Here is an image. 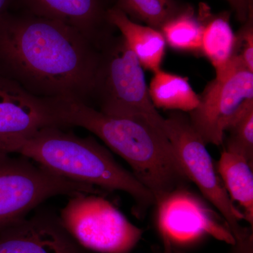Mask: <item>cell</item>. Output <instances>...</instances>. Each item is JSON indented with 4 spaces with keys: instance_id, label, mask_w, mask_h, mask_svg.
Returning a JSON list of instances; mask_svg holds the SVG:
<instances>
[{
    "instance_id": "obj_1",
    "label": "cell",
    "mask_w": 253,
    "mask_h": 253,
    "mask_svg": "<svg viewBox=\"0 0 253 253\" xmlns=\"http://www.w3.org/2000/svg\"><path fill=\"white\" fill-rule=\"evenodd\" d=\"M100 51L60 21L17 8L0 18V73L38 97L88 104Z\"/></svg>"
},
{
    "instance_id": "obj_2",
    "label": "cell",
    "mask_w": 253,
    "mask_h": 253,
    "mask_svg": "<svg viewBox=\"0 0 253 253\" xmlns=\"http://www.w3.org/2000/svg\"><path fill=\"white\" fill-rule=\"evenodd\" d=\"M54 102L60 126H81L98 136L129 165L154 196L155 204L189 181L166 133L146 120L111 116L76 100Z\"/></svg>"
},
{
    "instance_id": "obj_3",
    "label": "cell",
    "mask_w": 253,
    "mask_h": 253,
    "mask_svg": "<svg viewBox=\"0 0 253 253\" xmlns=\"http://www.w3.org/2000/svg\"><path fill=\"white\" fill-rule=\"evenodd\" d=\"M62 127L42 128L13 141L1 151L26 156L58 175L106 191H123L135 203L142 215L155 205L149 190L91 136L81 137Z\"/></svg>"
},
{
    "instance_id": "obj_4",
    "label": "cell",
    "mask_w": 253,
    "mask_h": 253,
    "mask_svg": "<svg viewBox=\"0 0 253 253\" xmlns=\"http://www.w3.org/2000/svg\"><path fill=\"white\" fill-rule=\"evenodd\" d=\"M144 69L124 38L113 35L100 51L91 99L102 113L141 118L165 132L166 118L151 101Z\"/></svg>"
},
{
    "instance_id": "obj_5",
    "label": "cell",
    "mask_w": 253,
    "mask_h": 253,
    "mask_svg": "<svg viewBox=\"0 0 253 253\" xmlns=\"http://www.w3.org/2000/svg\"><path fill=\"white\" fill-rule=\"evenodd\" d=\"M102 190L66 179L26 156L0 151V232L29 216L46 200Z\"/></svg>"
},
{
    "instance_id": "obj_6",
    "label": "cell",
    "mask_w": 253,
    "mask_h": 253,
    "mask_svg": "<svg viewBox=\"0 0 253 253\" xmlns=\"http://www.w3.org/2000/svg\"><path fill=\"white\" fill-rule=\"evenodd\" d=\"M165 133L186 177L217 209L236 241L251 234L252 231L241 226L244 214L229 197L206 142L191 126L189 116L181 111L169 113L166 118Z\"/></svg>"
},
{
    "instance_id": "obj_7",
    "label": "cell",
    "mask_w": 253,
    "mask_h": 253,
    "mask_svg": "<svg viewBox=\"0 0 253 253\" xmlns=\"http://www.w3.org/2000/svg\"><path fill=\"white\" fill-rule=\"evenodd\" d=\"M59 217L75 241L87 251L128 253L143 234L142 229L99 194L71 196Z\"/></svg>"
},
{
    "instance_id": "obj_8",
    "label": "cell",
    "mask_w": 253,
    "mask_h": 253,
    "mask_svg": "<svg viewBox=\"0 0 253 253\" xmlns=\"http://www.w3.org/2000/svg\"><path fill=\"white\" fill-rule=\"evenodd\" d=\"M199 99L198 107L189 113L191 126L206 144L219 146L231 121L253 106V72L235 55Z\"/></svg>"
},
{
    "instance_id": "obj_9",
    "label": "cell",
    "mask_w": 253,
    "mask_h": 253,
    "mask_svg": "<svg viewBox=\"0 0 253 253\" xmlns=\"http://www.w3.org/2000/svg\"><path fill=\"white\" fill-rule=\"evenodd\" d=\"M155 206L164 247L177 251V248L192 246L207 236L232 246L236 244L235 238L220 214L186 186L169 193Z\"/></svg>"
},
{
    "instance_id": "obj_10",
    "label": "cell",
    "mask_w": 253,
    "mask_h": 253,
    "mask_svg": "<svg viewBox=\"0 0 253 253\" xmlns=\"http://www.w3.org/2000/svg\"><path fill=\"white\" fill-rule=\"evenodd\" d=\"M49 126H60L54 99L34 96L0 73V151Z\"/></svg>"
},
{
    "instance_id": "obj_11",
    "label": "cell",
    "mask_w": 253,
    "mask_h": 253,
    "mask_svg": "<svg viewBox=\"0 0 253 253\" xmlns=\"http://www.w3.org/2000/svg\"><path fill=\"white\" fill-rule=\"evenodd\" d=\"M0 253H87L63 225L59 215L46 209L0 232Z\"/></svg>"
},
{
    "instance_id": "obj_12",
    "label": "cell",
    "mask_w": 253,
    "mask_h": 253,
    "mask_svg": "<svg viewBox=\"0 0 253 253\" xmlns=\"http://www.w3.org/2000/svg\"><path fill=\"white\" fill-rule=\"evenodd\" d=\"M13 4L31 14L72 26L100 49L116 30L108 17L113 6L109 0H13Z\"/></svg>"
},
{
    "instance_id": "obj_13",
    "label": "cell",
    "mask_w": 253,
    "mask_h": 253,
    "mask_svg": "<svg viewBox=\"0 0 253 253\" xmlns=\"http://www.w3.org/2000/svg\"><path fill=\"white\" fill-rule=\"evenodd\" d=\"M108 17L126 40L143 68L154 73L161 69L167 44L161 31L131 21L114 6L110 8Z\"/></svg>"
},
{
    "instance_id": "obj_14",
    "label": "cell",
    "mask_w": 253,
    "mask_h": 253,
    "mask_svg": "<svg viewBox=\"0 0 253 253\" xmlns=\"http://www.w3.org/2000/svg\"><path fill=\"white\" fill-rule=\"evenodd\" d=\"M199 14L204 26L201 53L209 60L218 74L235 56L236 36L229 21L230 14H212L207 4H201Z\"/></svg>"
},
{
    "instance_id": "obj_15",
    "label": "cell",
    "mask_w": 253,
    "mask_h": 253,
    "mask_svg": "<svg viewBox=\"0 0 253 253\" xmlns=\"http://www.w3.org/2000/svg\"><path fill=\"white\" fill-rule=\"evenodd\" d=\"M216 168L231 201L239 205L245 220L253 227V165L243 156L224 150Z\"/></svg>"
},
{
    "instance_id": "obj_16",
    "label": "cell",
    "mask_w": 253,
    "mask_h": 253,
    "mask_svg": "<svg viewBox=\"0 0 253 253\" xmlns=\"http://www.w3.org/2000/svg\"><path fill=\"white\" fill-rule=\"evenodd\" d=\"M150 97L156 109L191 112L199 106V95L189 79L163 71L154 73L149 86Z\"/></svg>"
},
{
    "instance_id": "obj_17",
    "label": "cell",
    "mask_w": 253,
    "mask_h": 253,
    "mask_svg": "<svg viewBox=\"0 0 253 253\" xmlns=\"http://www.w3.org/2000/svg\"><path fill=\"white\" fill-rule=\"evenodd\" d=\"M204 21L189 5L184 11L167 21L161 32L166 44L172 49L182 52H201Z\"/></svg>"
},
{
    "instance_id": "obj_18",
    "label": "cell",
    "mask_w": 253,
    "mask_h": 253,
    "mask_svg": "<svg viewBox=\"0 0 253 253\" xmlns=\"http://www.w3.org/2000/svg\"><path fill=\"white\" fill-rule=\"evenodd\" d=\"M177 0H116L113 6L131 21L161 31L163 25L189 6Z\"/></svg>"
},
{
    "instance_id": "obj_19",
    "label": "cell",
    "mask_w": 253,
    "mask_h": 253,
    "mask_svg": "<svg viewBox=\"0 0 253 253\" xmlns=\"http://www.w3.org/2000/svg\"><path fill=\"white\" fill-rule=\"evenodd\" d=\"M224 150L239 154L253 166V106L234 118L225 130Z\"/></svg>"
},
{
    "instance_id": "obj_20",
    "label": "cell",
    "mask_w": 253,
    "mask_h": 253,
    "mask_svg": "<svg viewBox=\"0 0 253 253\" xmlns=\"http://www.w3.org/2000/svg\"><path fill=\"white\" fill-rule=\"evenodd\" d=\"M250 15L244 26L236 34L235 55L242 60L248 69L253 72V17Z\"/></svg>"
},
{
    "instance_id": "obj_21",
    "label": "cell",
    "mask_w": 253,
    "mask_h": 253,
    "mask_svg": "<svg viewBox=\"0 0 253 253\" xmlns=\"http://www.w3.org/2000/svg\"><path fill=\"white\" fill-rule=\"evenodd\" d=\"M235 11L236 17L241 23L247 21L253 14V0H226Z\"/></svg>"
},
{
    "instance_id": "obj_22",
    "label": "cell",
    "mask_w": 253,
    "mask_h": 253,
    "mask_svg": "<svg viewBox=\"0 0 253 253\" xmlns=\"http://www.w3.org/2000/svg\"><path fill=\"white\" fill-rule=\"evenodd\" d=\"M253 242L252 233L245 239L236 241L232 253H253Z\"/></svg>"
},
{
    "instance_id": "obj_23",
    "label": "cell",
    "mask_w": 253,
    "mask_h": 253,
    "mask_svg": "<svg viewBox=\"0 0 253 253\" xmlns=\"http://www.w3.org/2000/svg\"><path fill=\"white\" fill-rule=\"evenodd\" d=\"M13 0H0V18L12 7Z\"/></svg>"
},
{
    "instance_id": "obj_24",
    "label": "cell",
    "mask_w": 253,
    "mask_h": 253,
    "mask_svg": "<svg viewBox=\"0 0 253 253\" xmlns=\"http://www.w3.org/2000/svg\"><path fill=\"white\" fill-rule=\"evenodd\" d=\"M163 253H181V252H179V251H176V250L169 249V248L164 247Z\"/></svg>"
},
{
    "instance_id": "obj_25",
    "label": "cell",
    "mask_w": 253,
    "mask_h": 253,
    "mask_svg": "<svg viewBox=\"0 0 253 253\" xmlns=\"http://www.w3.org/2000/svg\"></svg>"
}]
</instances>
